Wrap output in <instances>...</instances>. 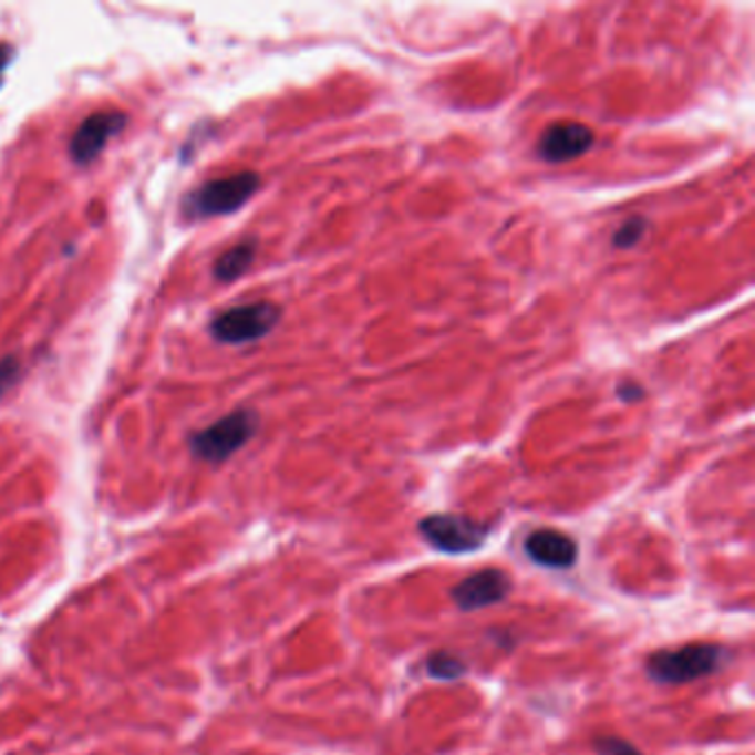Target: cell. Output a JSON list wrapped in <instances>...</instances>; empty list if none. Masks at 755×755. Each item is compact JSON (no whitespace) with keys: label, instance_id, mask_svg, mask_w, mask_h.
<instances>
[{"label":"cell","instance_id":"obj_7","mask_svg":"<svg viewBox=\"0 0 755 755\" xmlns=\"http://www.w3.org/2000/svg\"><path fill=\"white\" fill-rule=\"evenodd\" d=\"M124 124H126V117L120 111H97L84 117L82 124L75 128L71 144H69V153L73 162L77 164L93 162L100 155V151L106 146V142L124 128Z\"/></svg>","mask_w":755,"mask_h":755},{"label":"cell","instance_id":"obj_8","mask_svg":"<svg viewBox=\"0 0 755 755\" xmlns=\"http://www.w3.org/2000/svg\"><path fill=\"white\" fill-rule=\"evenodd\" d=\"M593 146V131L582 122H556L538 139V155L545 162H569Z\"/></svg>","mask_w":755,"mask_h":755},{"label":"cell","instance_id":"obj_3","mask_svg":"<svg viewBox=\"0 0 755 755\" xmlns=\"http://www.w3.org/2000/svg\"><path fill=\"white\" fill-rule=\"evenodd\" d=\"M418 534L443 554H469L485 545L489 525L463 514H430L418 520Z\"/></svg>","mask_w":755,"mask_h":755},{"label":"cell","instance_id":"obj_5","mask_svg":"<svg viewBox=\"0 0 755 755\" xmlns=\"http://www.w3.org/2000/svg\"><path fill=\"white\" fill-rule=\"evenodd\" d=\"M279 314L281 310L270 301L235 306L213 319L210 332L221 343H250L268 334L277 325Z\"/></svg>","mask_w":755,"mask_h":755},{"label":"cell","instance_id":"obj_1","mask_svg":"<svg viewBox=\"0 0 755 755\" xmlns=\"http://www.w3.org/2000/svg\"><path fill=\"white\" fill-rule=\"evenodd\" d=\"M724 647L713 642H691L678 649H658L647 655L644 671L655 684H689L715 673L724 662Z\"/></svg>","mask_w":755,"mask_h":755},{"label":"cell","instance_id":"obj_15","mask_svg":"<svg viewBox=\"0 0 755 755\" xmlns=\"http://www.w3.org/2000/svg\"><path fill=\"white\" fill-rule=\"evenodd\" d=\"M618 394L622 396V401H638L644 396V387L635 381H622L618 385Z\"/></svg>","mask_w":755,"mask_h":755},{"label":"cell","instance_id":"obj_9","mask_svg":"<svg viewBox=\"0 0 755 755\" xmlns=\"http://www.w3.org/2000/svg\"><path fill=\"white\" fill-rule=\"evenodd\" d=\"M525 554L531 562L547 569H569L578 560V542L558 529H536L525 538Z\"/></svg>","mask_w":755,"mask_h":755},{"label":"cell","instance_id":"obj_14","mask_svg":"<svg viewBox=\"0 0 755 755\" xmlns=\"http://www.w3.org/2000/svg\"><path fill=\"white\" fill-rule=\"evenodd\" d=\"M20 374V365L15 356H2L0 359V396L15 383Z\"/></svg>","mask_w":755,"mask_h":755},{"label":"cell","instance_id":"obj_10","mask_svg":"<svg viewBox=\"0 0 755 755\" xmlns=\"http://www.w3.org/2000/svg\"><path fill=\"white\" fill-rule=\"evenodd\" d=\"M255 252H257V246H255L252 239H246V241H239V244L230 246L226 252H221L217 257L215 268H213L215 277L219 281H232V279L241 277L250 268V263L255 259Z\"/></svg>","mask_w":755,"mask_h":755},{"label":"cell","instance_id":"obj_13","mask_svg":"<svg viewBox=\"0 0 755 755\" xmlns=\"http://www.w3.org/2000/svg\"><path fill=\"white\" fill-rule=\"evenodd\" d=\"M596 751L598 755H642L631 742L616 737V735H607L596 740Z\"/></svg>","mask_w":755,"mask_h":755},{"label":"cell","instance_id":"obj_4","mask_svg":"<svg viewBox=\"0 0 755 755\" xmlns=\"http://www.w3.org/2000/svg\"><path fill=\"white\" fill-rule=\"evenodd\" d=\"M259 188V175L252 170H241L219 179L206 182L201 188L188 195L186 210L195 217L228 215L241 208Z\"/></svg>","mask_w":755,"mask_h":755},{"label":"cell","instance_id":"obj_11","mask_svg":"<svg viewBox=\"0 0 755 755\" xmlns=\"http://www.w3.org/2000/svg\"><path fill=\"white\" fill-rule=\"evenodd\" d=\"M425 671L434 680L454 682V680H458V678H463L467 673V666H465V662L461 658H456L449 651H434L425 660Z\"/></svg>","mask_w":755,"mask_h":755},{"label":"cell","instance_id":"obj_12","mask_svg":"<svg viewBox=\"0 0 755 755\" xmlns=\"http://www.w3.org/2000/svg\"><path fill=\"white\" fill-rule=\"evenodd\" d=\"M644 232H647V219L640 217V215H633V217L624 219L616 228V232L611 237V244L616 248H631V246H635L644 237Z\"/></svg>","mask_w":755,"mask_h":755},{"label":"cell","instance_id":"obj_2","mask_svg":"<svg viewBox=\"0 0 755 755\" xmlns=\"http://www.w3.org/2000/svg\"><path fill=\"white\" fill-rule=\"evenodd\" d=\"M257 430V414L252 410H235L208 427L190 436V449L195 456L208 463H221L244 447Z\"/></svg>","mask_w":755,"mask_h":755},{"label":"cell","instance_id":"obj_6","mask_svg":"<svg viewBox=\"0 0 755 755\" xmlns=\"http://www.w3.org/2000/svg\"><path fill=\"white\" fill-rule=\"evenodd\" d=\"M511 591V576L498 567H487L469 573L449 589L454 604L461 611H478L503 602Z\"/></svg>","mask_w":755,"mask_h":755},{"label":"cell","instance_id":"obj_16","mask_svg":"<svg viewBox=\"0 0 755 755\" xmlns=\"http://www.w3.org/2000/svg\"><path fill=\"white\" fill-rule=\"evenodd\" d=\"M13 60V46L11 44H0V82H2V75L7 71V66L11 64Z\"/></svg>","mask_w":755,"mask_h":755}]
</instances>
